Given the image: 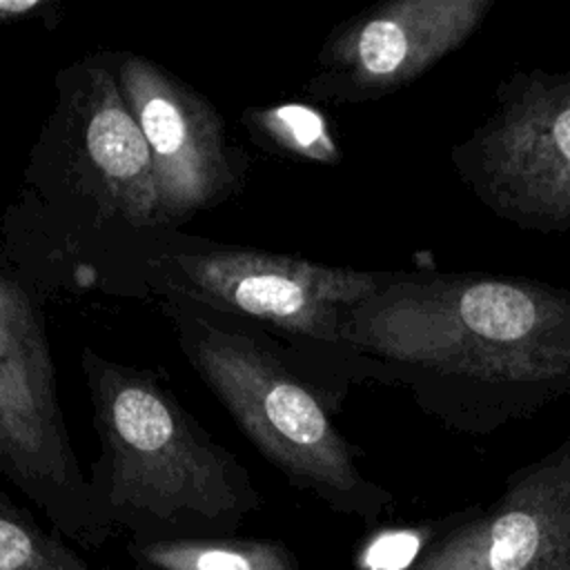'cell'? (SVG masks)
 Here are the masks:
<instances>
[{
    "instance_id": "13",
    "label": "cell",
    "mask_w": 570,
    "mask_h": 570,
    "mask_svg": "<svg viewBox=\"0 0 570 570\" xmlns=\"http://www.w3.org/2000/svg\"><path fill=\"white\" fill-rule=\"evenodd\" d=\"M2 479V476H0ZM0 570H94L60 537L40 528L0 483Z\"/></svg>"
},
{
    "instance_id": "14",
    "label": "cell",
    "mask_w": 570,
    "mask_h": 570,
    "mask_svg": "<svg viewBox=\"0 0 570 570\" xmlns=\"http://www.w3.org/2000/svg\"><path fill=\"white\" fill-rule=\"evenodd\" d=\"M419 537L414 532H385L367 550V563L372 570H403L419 552Z\"/></svg>"
},
{
    "instance_id": "2",
    "label": "cell",
    "mask_w": 570,
    "mask_h": 570,
    "mask_svg": "<svg viewBox=\"0 0 570 570\" xmlns=\"http://www.w3.org/2000/svg\"><path fill=\"white\" fill-rule=\"evenodd\" d=\"M116 51L53 76L56 102L2 214L7 252L45 294L149 301L142 256L163 232L147 142L120 94Z\"/></svg>"
},
{
    "instance_id": "11",
    "label": "cell",
    "mask_w": 570,
    "mask_h": 570,
    "mask_svg": "<svg viewBox=\"0 0 570 570\" xmlns=\"http://www.w3.org/2000/svg\"><path fill=\"white\" fill-rule=\"evenodd\" d=\"M136 570H298V557L265 537H185L127 541Z\"/></svg>"
},
{
    "instance_id": "7",
    "label": "cell",
    "mask_w": 570,
    "mask_h": 570,
    "mask_svg": "<svg viewBox=\"0 0 570 570\" xmlns=\"http://www.w3.org/2000/svg\"><path fill=\"white\" fill-rule=\"evenodd\" d=\"M450 158L461 183L499 218L570 234V67L510 73L488 118Z\"/></svg>"
},
{
    "instance_id": "1",
    "label": "cell",
    "mask_w": 570,
    "mask_h": 570,
    "mask_svg": "<svg viewBox=\"0 0 570 570\" xmlns=\"http://www.w3.org/2000/svg\"><path fill=\"white\" fill-rule=\"evenodd\" d=\"M356 381L401 385L445 428L488 434L570 396V287L479 272H387L347 309Z\"/></svg>"
},
{
    "instance_id": "8",
    "label": "cell",
    "mask_w": 570,
    "mask_h": 570,
    "mask_svg": "<svg viewBox=\"0 0 570 570\" xmlns=\"http://www.w3.org/2000/svg\"><path fill=\"white\" fill-rule=\"evenodd\" d=\"M114 73L151 156L163 229H180L243 191L252 158L207 96L134 51H116Z\"/></svg>"
},
{
    "instance_id": "3",
    "label": "cell",
    "mask_w": 570,
    "mask_h": 570,
    "mask_svg": "<svg viewBox=\"0 0 570 570\" xmlns=\"http://www.w3.org/2000/svg\"><path fill=\"white\" fill-rule=\"evenodd\" d=\"M100 454L89 483L129 541L232 537L263 508L247 468L198 423L158 372L80 352Z\"/></svg>"
},
{
    "instance_id": "6",
    "label": "cell",
    "mask_w": 570,
    "mask_h": 570,
    "mask_svg": "<svg viewBox=\"0 0 570 570\" xmlns=\"http://www.w3.org/2000/svg\"><path fill=\"white\" fill-rule=\"evenodd\" d=\"M0 476L82 548H100L114 525L73 452L58 396L42 292L0 240Z\"/></svg>"
},
{
    "instance_id": "4",
    "label": "cell",
    "mask_w": 570,
    "mask_h": 570,
    "mask_svg": "<svg viewBox=\"0 0 570 570\" xmlns=\"http://www.w3.org/2000/svg\"><path fill=\"white\" fill-rule=\"evenodd\" d=\"M185 361L249 443L289 481L330 508L376 519L390 494L356 468L332 421L334 403L265 330L212 309L160 298Z\"/></svg>"
},
{
    "instance_id": "15",
    "label": "cell",
    "mask_w": 570,
    "mask_h": 570,
    "mask_svg": "<svg viewBox=\"0 0 570 570\" xmlns=\"http://www.w3.org/2000/svg\"><path fill=\"white\" fill-rule=\"evenodd\" d=\"M49 11H60L56 0H0V27L49 18Z\"/></svg>"
},
{
    "instance_id": "10",
    "label": "cell",
    "mask_w": 570,
    "mask_h": 570,
    "mask_svg": "<svg viewBox=\"0 0 570 570\" xmlns=\"http://www.w3.org/2000/svg\"><path fill=\"white\" fill-rule=\"evenodd\" d=\"M412 570H570V432Z\"/></svg>"
},
{
    "instance_id": "9",
    "label": "cell",
    "mask_w": 570,
    "mask_h": 570,
    "mask_svg": "<svg viewBox=\"0 0 570 570\" xmlns=\"http://www.w3.org/2000/svg\"><path fill=\"white\" fill-rule=\"evenodd\" d=\"M494 0H387L325 38L305 91L316 102L361 105L394 94L463 47Z\"/></svg>"
},
{
    "instance_id": "5",
    "label": "cell",
    "mask_w": 570,
    "mask_h": 570,
    "mask_svg": "<svg viewBox=\"0 0 570 570\" xmlns=\"http://www.w3.org/2000/svg\"><path fill=\"white\" fill-rule=\"evenodd\" d=\"M140 272L149 303H191L272 334L334 407L356 381V363L341 334L343 318L387 276L216 243L183 229L158 232L145 249Z\"/></svg>"
},
{
    "instance_id": "12",
    "label": "cell",
    "mask_w": 570,
    "mask_h": 570,
    "mask_svg": "<svg viewBox=\"0 0 570 570\" xmlns=\"http://www.w3.org/2000/svg\"><path fill=\"white\" fill-rule=\"evenodd\" d=\"M240 120L252 142L267 154L321 165H336L341 160V149L325 114L312 105L278 102L249 107Z\"/></svg>"
}]
</instances>
